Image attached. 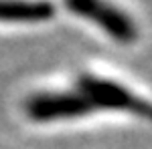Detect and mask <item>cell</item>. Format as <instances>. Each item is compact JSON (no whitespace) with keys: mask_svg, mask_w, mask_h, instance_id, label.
I'll return each instance as SVG.
<instances>
[{"mask_svg":"<svg viewBox=\"0 0 152 149\" xmlns=\"http://www.w3.org/2000/svg\"><path fill=\"white\" fill-rule=\"evenodd\" d=\"M65 8L95 28H99L118 45H134L140 36V28L132 14L110 0H63Z\"/></svg>","mask_w":152,"mask_h":149,"instance_id":"cell-2","label":"cell"},{"mask_svg":"<svg viewBox=\"0 0 152 149\" xmlns=\"http://www.w3.org/2000/svg\"><path fill=\"white\" fill-rule=\"evenodd\" d=\"M55 14L51 0H0V24H41Z\"/></svg>","mask_w":152,"mask_h":149,"instance_id":"cell-3","label":"cell"},{"mask_svg":"<svg viewBox=\"0 0 152 149\" xmlns=\"http://www.w3.org/2000/svg\"><path fill=\"white\" fill-rule=\"evenodd\" d=\"M24 115L35 123L85 119L97 113H122L152 121V101L132 87L95 73L79 75L65 89L33 93L23 103Z\"/></svg>","mask_w":152,"mask_h":149,"instance_id":"cell-1","label":"cell"}]
</instances>
